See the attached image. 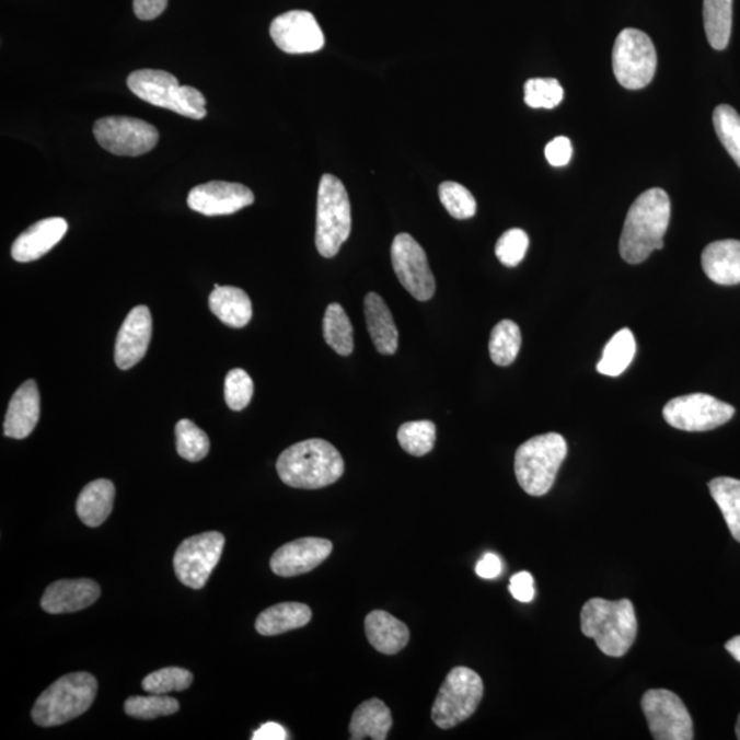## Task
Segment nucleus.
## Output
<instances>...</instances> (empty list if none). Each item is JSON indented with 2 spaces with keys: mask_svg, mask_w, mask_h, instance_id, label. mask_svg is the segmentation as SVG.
<instances>
[{
  "mask_svg": "<svg viewBox=\"0 0 740 740\" xmlns=\"http://www.w3.org/2000/svg\"><path fill=\"white\" fill-rule=\"evenodd\" d=\"M365 320L374 347L384 356H393L398 350L400 334L388 303L377 292L365 297Z\"/></svg>",
  "mask_w": 740,
  "mask_h": 740,
  "instance_id": "5701e85b",
  "label": "nucleus"
},
{
  "mask_svg": "<svg viewBox=\"0 0 740 740\" xmlns=\"http://www.w3.org/2000/svg\"><path fill=\"white\" fill-rule=\"evenodd\" d=\"M613 72L627 90H641L651 83L657 70V51L645 32H620L612 53Z\"/></svg>",
  "mask_w": 740,
  "mask_h": 740,
  "instance_id": "1a4fd4ad",
  "label": "nucleus"
},
{
  "mask_svg": "<svg viewBox=\"0 0 740 740\" xmlns=\"http://www.w3.org/2000/svg\"><path fill=\"white\" fill-rule=\"evenodd\" d=\"M180 709L178 701L172 696L151 694L149 696H130L125 701V713L140 720L171 716Z\"/></svg>",
  "mask_w": 740,
  "mask_h": 740,
  "instance_id": "c9c22d12",
  "label": "nucleus"
},
{
  "mask_svg": "<svg viewBox=\"0 0 740 740\" xmlns=\"http://www.w3.org/2000/svg\"><path fill=\"white\" fill-rule=\"evenodd\" d=\"M476 574L478 578L493 580L497 579L502 574V562L498 555L487 553L476 565Z\"/></svg>",
  "mask_w": 740,
  "mask_h": 740,
  "instance_id": "49530a36",
  "label": "nucleus"
},
{
  "mask_svg": "<svg viewBox=\"0 0 740 740\" xmlns=\"http://www.w3.org/2000/svg\"><path fill=\"white\" fill-rule=\"evenodd\" d=\"M67 232L68 222L61 217H51V219L36 222L15 239L12 257L18 263H32V261L39 259L57 246Z\"/></svg>",
  "mask_w": 740,
  "mask_h": 740,
  "instance_id": "aec40b11",
  "label": "nucleus"
},
{
  "mask_svg": "<svg viewBox=\"0 0 740 740\" xmlns=\"http://www.w3.org/2000/svg\"><path fill=\"white\" fill-rule=\"evenodd\" d=\"M351 232V206L345 185L334 174L321 177L317 197L315 246L324 258H334Z\"/></svg>",
  "mask_w": 740,
  "mask_h": 740,
  "instance_id": "0eeeda50",
  "label": "nucleus"
},
{
  "mask_svg": "<svg viewBox=\"0 0 740 740\" xmlns=\"http://www.w3.org/2000/svg\"><path fill=\"white\" fill-rule=\"evenodd\" d=\"M100 597L101 587L94 580H58L47 587L42 609L50 614L74 613L94 605Z\"/></svg>",
  "mask_w": 740,
  "mask_h": 740,
  "instance_id": "6ab92c4d",
  "label": "nucleus"
},
{
  "mask_svg": "<svg viewBox=\"0 0 740 740\" xmlns=\"http://www.w3.org/2000/svg\"><path fill=\"white\" fill-rule=\"evenodd\" d=\"M152 334L150 309L136 307L125 319L118 331L114 358L119 369L127 370L139 363L146 356Z\"/></svg>",
  "mask_w": 740,
  "mask_h": 740,
  "instance_id": "a211bd4d",
  "label": "nucleus"
},
{
  "mask_svg": "<svg viewBox=\"0 0 740 740\" xmlns=\"http://www.w3.org/2000/svg\"><path fill=\"white\" fill-rule=\"evenodd\" d=\"M641 710L656 740H693L694 728L687 707L669 690H649L641 696Z\"/></svg>",
  "mask_w": 740,
  "mask_h": 740,
  "instance_id": "ddd939ff",
  "label": "nucleus"
},
{
  "mask_svg": "<svg viewBox=\"0 0 740 740\" xmlns=\"http://www.w3.org/2000/svg\"><path fill=\"white\" fill-rule=\"evenodd\" d=\"M369 644L383 655L394 656L409 644L411 633L405 623L384 611H374L365 618Z\"/></svg>",
  "mask_w": 740,
  "mask_h": 740,
  "instance_id": "b1692460",
  "label": "nucleus"
},
{
  "mask_svg": "<svg viewBox=\"0 0 740 740\" xmlns=\"http://www.w3.org/2000/svg\"><path fill=\"white\" fill-rule=\"evenodd\" d=\"M702 268L716 285H740V242H713L702 253Z\"/></svg>",
  "mask_w": 740,
  "mask_h": 740,
  "instance_id": "4be33fe9",
  "label": "nucleus"
},
{
  "mask_svg": "<svg viewBox=\"0 0 740 740\" xmlns=\"http://www.w3.org/2000/svg\"><path fill=\"white\" fill-rule=\"evenodd\" d=\"M635 352L636 342L633 332L628 328L618 331L605 346L601 361L597 365L598 372L605 377H620L633 362Z\"/></svg>",
  "mask_w": 740,
  "mask_h": 740,
  "instance_id": "c85d7f7f",
  "label": "nucleus"
},
{
  "mask_svg": "<svg viewBox=\"0 0 740 740\" xmlns=\"http://www.w3.org/2000/svg\"><path fill=\"white\" fill-rule=\"evenodd\" d=\"M270 36L275 45L287 54L317 53L325 45L317 20L303 10H293L276 18L270 25Z\"/></svg>",
  "mask_w": 740,
  "mask_h": 740,
  "instance_id": "2eb2a0df",
  "label": "nucleus"
},
{
  "mask_svg": "<svg viewBox=\"0 0 740 740\" xmlns=\"http://www.w3.org/2000/svg\"><path fill=\"white\" fill-rule=\"evenodd\" d=\"M737 738L740 740V715L738 717V722H737Z\"/></svg>",
  "mask_w": 740,
  "mask_h": 740,
  "instance_id": "8fccbe9b",
  "label": "nucleus"
},
{
  "mask_svg": "<svg viewBox=\"0 0 740 740\" xmlns=\"http://www.w3.org/2000/svg\"><path fill=\"white\" fill-rule=\"evenodd\" d=\"M254 383L246 370L232 369L226 378V402L231 411L246 409L252 402Z\"/></svg>",
  "mask_w": 740,
  "mask_h": 740,
  "instance_id": "a19ab883",
  "label": "nucleus"
},
{
  "mask_svg": "<svg viewBox=\"0 0 740 740\" xmlns=\"http://www.w3.org/2000/svg\"><path fill=\"white\" fill-rule=\"evenodd\" d=\"M323 329L325 342L339 356H350L354 350V331L350 319L339 303L326 309Z\"/></svg>",
  "mask_w": 740,
  "mask_h": 740,
  "instance_id": "2f4dec72",
  "label": "nucleus"
},
{
  "mask_svg": "<svg viewBox=\"0 0 740 740\" xmlns=\"http://www.w3.org/2000/svg\"><path fill=\"white\" fill-rule=\"evenodd\" d=\"M726 649L729 655L735 658V660L740 662V636H735V638L728 640Z\"/></svg>",
  "mask_w": 740,
  "mask_h": 740,
  "instance_id": "09e8293b",
  "label": "nucleus"
},
{
  "mask_svg": "<svg viewBox=\"0 0 740 740\" xmlns=\"http://www.w3.org/2000/svg\"><path fill=\"white\" fill-rule=\"evenodd\" d=\"M712 498L720 508L735 541L740 543V481L716 477L709 483Z\"/></svg>",
  "mask_w": 740,
  "mask_h": 740,
  "instance_id": "7c9ffc66",
  "label": "nucleus"
},
{
  "mask_svg": "<svg viewBox=\"0 0 740 740\" xmlns=\"http://www.w3.org/2000/svg\"><path fill=\"white\" fill-rule=\"evenodd\" d=\"M253 740H285L287 739L286 729L277 722H266L253 735Z\"/></svg>",
  "mask_w": 740,
  "mask_h": 740,
  "instance_id": "de8ad7c7",
  "label": "nucleus"
},
{
  "mask_svg": "<svg viewBox=\"0 0 740 740\" xmlns=\"http://www.w3.org/2000/svg\"><path fill=\"white\" fill-rule=\"evenodd\" d=\"M671 221V200L661 188H651L639 195L625 219L620 254L631 265L650 257L655 250L663 248V236Z\"/></svg>",
  "mask_w": 740,
  "mask_h": 740,
  "instance_id": "f257e3e1",
  "label": "nucleus"
},
{
  "mask_svg": "<svg viewBox=\"0 0 740 740\" xmlns=\"http://www.w3.org/2000/svg\"><path fill=\"white\" fill-rule=\"evenodd\" d=\"M483 680L470 668L451 669L432 706V720L439 728L450 729L467 720L483 698Z\"/></svg>",
  "mask_w": 740,
  "mask_h": 740,
  "instance_id": "6e6552de",
  "label": "nucleus"
},
{
  "mask_svg": "<svg viewBox=\"0 0 740 740\" xmlns=\"http://www.w3.org/2000/svg\"><path fill=\"white\" fill-rule=\"evenodd\" d=\"M226 537L220 532L199 533L180 544L173 567L177 578L189 589H204L219 564Z\"/></svg>",
  "mask_w": 740,
  "mask_h": 740,
  "instance_id": "9d476101",
  "label": "nucleus"
},
{
  "mask_svg": "<svg viewBox=\"0 0 740 740\" xmlns=\"http://www.w3.org/2000/svg\"><path fill=\"white\" fill-rule=\"evenodd\" d=\"M127 84L136 96L152 106L193 119H203L208 114L203 92L194 86L180 85L177 79L165 70H135L129 74Z\"/></svg>",
  "mask_w": 740,
  "mask_h": 740,
  "instance_id": "423d86ee",
  "label": "nucleus"
},
{
  "mask_svg": "<svg viewBox=\"0 0 740 740\" xmlns=\"http://www.w3.org/2000/svg\"><path fill=\"white\" fill-rule=\"evenodd\" d=\"M488 347L494 363L498 367H509L516 361L521 348L519 325L511 320L500 321L494 326Z\"/></svg>",
  "mask_w": 740,
  "mask_h": 740,
  "instance_id": "473e14b6",
  "label": "nucleus"
},
{
  "mask_svg": "<svg viewBox=\"0 0 740 740\" xmlns=\"http://www.w3.org/2000/svg\"><path fill=\"white\" fill-rule=\"evenodd\" d=\"M669 426L687 432L712 431L735 415L731 405L707 394H690L669 401L662 412Z\"/></svg>",
  "mask_w": 740,
  "mask_h": 740,
  "instance_id": "9b49d317",
  "label": "nucleus"
},
{
  "mask_svg": "<svg viewBox=\"0 0 740 740\" xmlns=\"http://www.w3.org/2000/svg\"><path fill=\"white\" fill-rule=\"evenodd\" d=\"M194 682L193 673L183 668H163L146 677L141 687L150 694L166 695L173 691H184Z\"/></svg>",
  "mask_w": 740,
  "mask_h": 740,
  "instance_id": "58836bf2",
  "label": "nucleus"
},
{
  "mask_svg": "<svg viewBox=\"0 0 740 740\" xmlns=\"http://www.w3.org/2000/svg\"><path fill=\"white\" fill-rule=\"evenodd\" d=\"M391 261L401 285L413 298L426 302L433 297L437 282L429 268L427 254L415 238L409 233L396 235L391 246Z\"/></svg>",
  "mask_w": 740,
  "mask_h": 740,
  "instance_id": "4468645a",
  "label": "nucleus"
},
{
  "mask_svg": "<svg viewBox=\"0 0 740 740\" xmlns=\"http://www.w3.org/2000/svg\"><path fill=\"white\" fill-rule=\"evenodd\" d=\"M568 444L563 435L544 433L522 443L516 451L517 482L528 495L543 497L552 489L559 467L567 459Z\"/></svg>",
  "mask_w": 740,
  "mask_h": 740,
  "instance_id": "20e7f679",
  "label": "nucleus"
},
{
  "mask_svg": "<svg viewBox=\"0 0 740 740\" xmlns=\"http://www.w3.org/2000/svg\"><path fill=\"white\" fill-rule=\"evenodd\" d=\"M581 633L596 640L609 657H623L636 640L638 620L629 600L608 601L592 598L580 613Z\"/></svg>",
  "mask_w": 740,
  "mask_h": 740,
  "instance_id": "7ed1b4c3",
  "label": "nucleus"
},
{
  "mask_svg": "<svg viewBox=\"0 0 740 740\" xmlns=\"http://www.w3.org/2000/svg\"><path fill=\"white\" fill-rule=\"evenodd\" d=\"M524 100L532 108H553L564 100L562 84L555 79H531L524 85Z\"/></svg>",
  "mask_w": 740,
  "mask_h": 740,
  "instance_id": "ea45409f",
  "label": "nucleus"
},
{
  "mask_svg": "<svg viewBox=\"0 0 740 740\" xmlns=\"http://www.w3.org/2000/svg\"><path fill=\"white\" fill-rule=\"evenodd\" d=\"M276 467L287 486L319 489L339 481L345 472V461L326 440L309 439L282 451Z\"/></svg>",
  "mask_w": 740,
  "mask_h": 740,
  "instance_id": "f03ea898",
  "label": "nucleus"
},
{
  "mask_svg": "<svg viewBox=\"0 0 740 740\" xmlns=\"http://www.w3.org/2000/svg\"><path fill=\"white\" fill-rule=\"evenodd\" d=\"M41 418V394L35 380H28L15 391L10 401L4 435L8 438L25 439L34 431Z\"/></svg>",
  "mask_w": 740,
  "mask_h": 740,
  "instance_id": "412c9836",
  "label": "nucleus"
},
{
  "mask_svg": "<svg viewBox=\"0 0 740 740\" xmlns=\"http://www.w3.org/2000/svg\"><path fill=\"white\" fill-rule=\"evenodd\" d=\"M713 124L724 149L740 167V116L733 107L720 105L713 113Z\"/></svg>",
  "mask_w": 740,
  "mask_h": 740,
  "instance_id": "e433bc0d",
  "label": "nucleus"
},
{
  "mask_svg": "<svg viewBox=\"0 0 740 740\" xmlns=\"http://www.w3.org/2000/svg\"><path fill=\"white\" fill-rule=\"evenodd\" d=\"M209 307L217 319L232 328H243L253 317L252 301L238 287L216 286L209 297Z\"/></svg>",
  "mask_w": 740,
  "mask_h": 740,
  "instance_id": "a878e982",
  "label": "nucleus"
},
{
  "mask_svg": "<svg viewBox=\"0 0 740 740\" xmlns=\"http://www.w3.org/2000/svg\"><path fill=\"white\" fill-rule=\"evenodd\" d=\"M94 135L103 149L119 157H138L150 152L160 140L154 125L134 117L112 116L97 119Z\"/></svg>",
  "mask_w": 740,
  "mask_h": 740,
  "instance_id": "f8f14e48",
  "label": "nucleus"
},
{
  "mask_svg": "<svg viewBox=\"0 0 740 740\" xmlns=\"http://www.w3.org/2000/svg\"><path fill=\"white\" fill-rule=\"evenodd\" d=\"M334 544L326 539L302 537L285 544L271 555L270 568L281 578L310 573L329 557Z\"/></svg>",
  "mask_w": 740,
  "mask_h": 740,
  "instance_id": "f3484780",
  "label": "nucleus"
},
{
  "mask_svg": "<svg viewBox=\"0 0 740 740\" xmlns=\"http://www.w3.org/2000/svg\"><path fill=\"white\" fill-rule=\"evenodd\" d=\"M528 246H530V238H528L525 231L513 228L499 238L497 246H495V254H497L500 264L508 266V268H514L524 259Z\"/></svg>",
  "mask_w": 740,
  "mask_h": 740,
  "instance_id": "79ce46f5",
  "label": "nucleus"
},
{
  "mask_svg": "<svg viewBox=\"0 0 740 740\" xmlns=\"http://www.w3.org/2000/svg\"><path fill=\"white\" fill-rule=\"evenodd\" d=\"M174 432H176L177 453L182 459L198 462L208 455L210 450L208 435L192 420H180Z\"/></svg>",
  "mask_w": 740,
  "mask_h": 740,
  "instance_id": "f704fd0d",
  "label": "nucleus"
},
{
  "mask_svg": "<svg viewBox=\"0 0 740 740\" xmlns=\"http://www.w3.org/2000/svg\"><path fill=\"white\" fill-rule=\"evenodd\" d=\"M167 8V0H134L136 18L150 21L160 18Z\"/></svg>",
  "mask_w": 740,
  "mask_h": 740,
  "instance_id": "a18cd8bd",
  "label": "nucleus"
},
{
  "mask_svg": "<svg viewBox=\"0 0 740 740\" xmlns=\"http://www.w3.org/2000/svg\"><path fill=\"white\" fill-rule=\"evenodd\" d=\"M187 204L204 216H228L253 205L254 194L243 184L209 182L193 188Z\"/></svg>",
  "mask_w": 740,
  "mask_h": 740,
  "instance_id": "dca6fc26",
  "label": "nucleus"
},
{
  "mask_svg": "<svg viewBox=\"0 0 740 740\" xmlns=\"http://www.w3.org/2000/svg\"><path fill=\"white\" fill-rule=\"evenodd\" d=\"M401 448L415 456L431 453L437 442V427L432 421H411L402 424L398 431Z\"/></svg>",
  "mask_w": 740,
  "mask_h": 740,
  "instance_id": "72a5a7b5",
  "label": "nucleus"
},
{
  "mask_svg": "<svg viewBox=\"0 0 740 740\" xmlns=\"http://www.w3.org/2000/svg\"><path fill=\"white\" fill-rule=\"evenodd\" d=\"M439 198L444 209L456 220L472 219L476 215V199L464 185L454 182L440 184Z\"/></svg>",
  "mask_w": 740,
  "mask_h": 740,
  "instance_id": "4c0bfd02",
  "label": "nucleus"
},
{
  "mask_svg": "<svg viewBox=\"0 0 740 740\" xmlns=\"http://www.w3.org/2000/svg\"><path fill=\"white\" fill-rule=\"evenodd\" d=\"M707 42L715 50H726L732 31V0H704Z\"/></svg>",
  "mask_w": 740,
  "mask_h": 740,
  "instance_id": "c756f323",
  "label": "nucleus"
},
{
  "mask_svg": "<svg viewBox=\"0 0 740 740\" xmlns=\"http://www.w3.org/2000/svg\"><path fill=\"white\" fill-rule=\"evenodd\" d=\"M391 727H393V716L384 702L378 698L368 699L352 713L351 739L384 740L388 739Z\"/></svg>",
  "mask_w": 740,
  "mask_h": 740,
  "instance_id": "bb28decb",
  "label": "nucleus"
},
{
  "mask_svg": "<svg viewBox=\"0 0 740 740\" xmlns=\"http://www.w3.org/2000/svg\"><path fill=\"white\" fill-rule=\"evenodd\" d=\"M312 620V609L304 603L285 602L266 609L255 622V629L264 636L286 634L304 627Z\"/></svg>",
  "mask_w": 740,
  "mask_h": 740,
  "instance_id": "cd10ccee",
  "label": "nucleus"
},
{
  "mask_svg": "<svg viewBox=\"0 0 740 740\" xmlns=\"http://www.w3.org/2000/svg\"><path fill=\"white\" fill-rule=\"evenodd\" d=\"M509 591L514 600L519 602L528 603L533 601V598H535V587H533L532 575L525 573V570L516 574L510 579Z\"/></svg>",
  "mask_w": 740,
  "mask_h": 740,
  "instance_id": "c03bdc74",
  "label": "nucleus"
},
{
  "mask_svg": "<svg viewBox=\"0 0 740 740\" xmlns=\"http://www.w3.org/2000/svg\"><path fill=\"white\" fill-rule=\"evenodd\" d=\"M96 691L97 682L91 673L67 674L37 698L32 718L41 727L62 726L90 709Z\"/></svg>",
  "mask_w": 740,
  "mask_h": 740,
  "instance_id": "39448f33",
  "label": "nucleus"
},
{
  "mask_svg": "<svg viewBox=\"0 0 740 740\" xmlns=\"http://www.w3.org/2000/svg\"><path fill=\"white\" fill-rule=\"evenodd\" d=\"M550 165L562 167L568 165L570 158H573V143L565 136H558L553 139L544 149Z\"/></svg>",
  "mask_w": 740,
  "mask_h": 740,
  "instance_id": "37998d69",
  "label": "nucleus"
},
{
  "mask_svg": "<svg viewBox=\"0 0 740 740\" xmlns=\"http://www.w3.org/2000/svg\"><path fill=\"white\" fill-rule=\"evenodd\" d=\"M114 498H116V487L111 481L100 478V481L86 484L76 504L79 519L86 527L102 525L112 513Z\"/></svg>",
  "mask_w": 740,
  "mask_h": 740,
  "instance_id": "393cba45",
  "label": "nucleus"
}]
</instances>
